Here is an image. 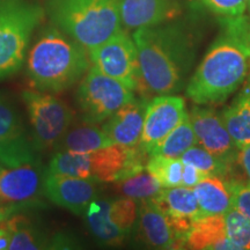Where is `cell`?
Returning a JSON list of instances; mask_svg holds the SVG:
<instances>
[{
  "label": "cell",
  "instance_id": "cell-1",
  "mask_svg": "<svg viewBox=\"0 0 250 250\" xmlns=\"http://www.w3.org/2000/svg\"><path fill=\"white\" fill-rule=\"evenodd\" d=\"M132 39L138 52L140 78L136 90L140 99L179 93L187 86L196 51L182 28L144 27L134 30Z\"/></svg>",
  "mask_w": 250,
  "mask_h": 250
},
{
  "label": "cell",
  "instance_id": "cell-2",
  "mask_svg": "<svg viewBox=\"0 0 250 250\" xmlns=\"http://www.w3.org/2000/svg\"><path fill=\"white\" fill-rule=\"evenodd\" d=\"M90 62L80 43L51 24L43 28L29 50L26 74L33 88L58 94L79 83Z\"/></svg>",
  "mask_w": 250,
  "mask_h": 250
},
{
  "label": "cell",
  "instance_id": "cell-3",
  "mask_svg": "<svg viewBox=\"0 0 250 250\" xmlns=\"http://www.w3.org/2000/svg\"><path fill=\"white\" fill-rule=\"evenodd\" d=\"M249 67L248 50L224 31L187 83V96L198 105L224 101L246 80Z\"/></svg>",
  "mask_w": 250,
  "mask_h": 250
},
{
  "label": "cell",
  "instance_id": "cell-4",
  "mask_svg": "<svg viewBox=\"0 0 250 250\" xmlns=\"http://www.w3.org/2000/svg\"><path fill=\"white\" fill-rule=\"evenodd\" d=\"M45 13L88 52L123 29L120 0H49Z\"/></svg>",
  "mask_w": 250,
  "mask_h": 250
},
{
  "label": "cell",
  "instance_id": "cell-5",
  "mask_svg": "<svg viewBox=\"0 0 250 250\" xmlns=\"http://www.w3.org/2000/svg\"><path fill=\"white\" fill-rule=\"evenodd\" d=\"M146 155L139 146L125 147L118 144L87 153L56 152L49 162L48 173L115 182L145 169L148 160Z\"/></svg>",
  "mask_w": 250,
  "mask_h": 250
},
{
  "label": "cell",
  "instance_id": "cell-6",
  "mask_svg": "<svg viewBox=\"0 0 250 250\" xmlns=\"http://www.w3.org/2000/svg\"><path fill=\"white\" fill-rule=\"evenodd\" d=\"M44 17L45 8L36 0H0V81L22 68L31 36Z\"/></svg>",
  "mask_w": 250,
  "mask_h": 250
},
{
  "label": "cell",
  "instance_id": "cell-7",
  "mask_svg": "<svg viewBox=\"0 0 250 250\" xmlns=\"http://www.w3.org/2000/svg\"><path fill=\"white\" fill-rule=\"evenodd\" d=\"M30 134L39 153H54L73 124L74 112L62 100L40 90H23Z\"/></svg>",
  "mask_w": 250,
  "mask_h": 250
},
{
  "label": "cell",
  "instance_id": "cell-8",
  "mask_svg": "<svg viewBox=\"0 0 250 250\" xmlns=\"http://www.w3.org/2000/svg\"><path fill=\"white\" fill-rule=\"evenodd\" d=\"M134 99V90L102 73L94 65L79 81L76 93L80 120L92 124L103 123Z\"/></svg>",
  "mask_w": 250,
  "mask_h": 250
},
{
  "label": "cell",
  "instance_id": "cell-9",
  "mask_svg": "<svg viewBox=\"0 0 250 250\" xmlns=\"http://www.w3.org/2000/svg\"><path fill=\"white\" fill-rule=\"evenodd\" d=\"M39 161V152L20 110L0 92V164L14 168Z\"/></svg>",
  "mask_w": 250,
  "mask_h": 250
},
{
  "label": "cell",
  "instance_id": "cell-10",
  "mask_svg": "<svg viewBox=\"0 0 250 250\" xmlns=\"http://www.w3.org/2000/svg\"><path fill=\"white\" fill-rule=\"evenodd\" d=\"M48 168L41 162L22 165L0 170V202L6 219L17 213L19 208H37L41 196L44 195V182Z\"/></svg>",
  "mask_w": 250,
  "mask_h": 250
},
{
  "label": "cell",
  "instance_id": "cell-11",
  "mask_svg": "<svg viewBox=\"0 0 250 250\" xmlns=\"http://www.w3.org/2000/svg\"><path fill=\"white\" fill-rule=\"evenodd\" d=\"M92 64L136 92L140 72L138 52L132 37L122 29L88 52Z\"/></svg>",
  "mask_w": 250,
  "mask_h": 250
},
{
  "label": "cell",
  "instance_id": "cell-12",
  "mask_svg": "<svg viewBox=\"0 0 250 250\" xmlns=\"http://www.w3.org/2000/svg\"><path fill=\"white\" fill-rule=\"evenodd\" d=\"M188 116L186 102L174 94L156 95L147 102L139 147L148 154L160 140Z\"/></svg>",
  "mask_w": 250,
  "mask_h": 250
},
{
  "label": "cell",
  "instance_id": "cell-13",
  "mask_svg": "<svg viewBox=\"0 0 250 250\" xmlns=\"http://www.w3.org/2000/svg\"><path fill=\"white\" fill-rule=\"evenodd\" d=\"M189 117L203 148L227 164L235 162L239 148L228 132L223 115L211 108L193 107Z\"/></svg>",
  "mask_w": 250,
  "mask_h": 250
},
{
  "label": "cell",
  "instance_id": "cell-14",
  "mask_svg": "<svg viewBox=\"0 0 250 250\" xmlns=\"http://www.w3.org/2000/svg\"><path fill=\"white\" fill-rule=\"evenodd\" d=\"M98 181L65 174L48 173L44 182V195L56 205L71 213L83 215L87 206L98 197Z\"/></svg>",
  "mask_w": 250,
  "mask_h": 250
},
{
  "label": "cell",
  "instance_id": "cell-15",
  "mask_svg": "<svg viewBox=\"0 0 250 250\" xmlns=\"http://www.w3.org/2000/svg\"><path fill=\"white\" fill-rule=\"evenodd\" d=\"M122 27L136 30L176 19L182 12L179 0H120Z\"/></svg>",
  "mask_w": 250,
  "mask_h": 250
},
{
  "label": "cell",
  "instance_id": "cell-16",
  "mask_svg": "<svg viewBox=\"0 0 250 250\" xmlns=\"http://www.w3.org/2000/svg\"><path fill=\"white\" fill-rule=\"evenodd\" d=\"M134 227L139 240L155 249H177L184 243L177 237L164 212L152 199L140 202Z\"/></svg>",
  "mask_w": 250,
  "mask_h": 250
},
{
  "label": "cell",
  "instance_id": "cell-17",
  "mask_svg": "<svg viewBox=\"0 0 250 250\" xmlns=\"http://www.w3.org/2000/svg\"><path fill=\"white\" fill-rule=\"evenodd\" d=\"M147 102L148 100L145 99H134L104 122L102 130L112 144L125 147H136L139 145Z\"/></svg>",
  "mask_w": 250,
  "mask_h": 250
},
{
  "label": "cell",
  "instance_id": "cell-18",
  "mask_svg": "<svg viewBox=\"0 0 250 250\" xmlns=\"http://www.w3.org/2000/svg\"><path fill=\"white\" fill-rule=\"evenodd\" d=\"M186 245L191 249H235L227 237L225 214L203 215L192 221Z\"/></svg>",
  "mask_w": 250,
  "mask_h": 250
},
{
  "label": "cell",
  "instance_id": "cell-19",
  "mask_svg": "<svg viewBox=\"0 0 250 250\" xmlns=\"http://www.w3.org/2000/svg\"><path fill=\"white\" fill-rule=\"evenodd\" d=\"M192 190L202 215L225 214L233 208V182L223 176L208 175Z\"/></svg>",
  "mask_w": 250,
  "mask_h": 250
},
{
  "label": "cell",
  "instance_id": "cell-20",
  "mask_svg": "<svg viewBox=\"0 0 250 250\" xmlns=\"http://www.w3.org/2000/svg\"><path fill=\"white\" fill-rule=\"evenodd\" d=\"M110 199L95 198L89 203L83 212L86 226L99 245L120 246L127 235L115 226L109 218Z\"/></svg>",
  "mask_w": 250,
  "mask_h": 250
},
{
  "label": "cell",
  "instance_id": "cell-21",
  "mask_svg": "<svg viewBox=\"0 0 250 250\" xmlns=\"http://www.w3.org/2000/svg\"><path fill=\"white\" fill-rule=\"evenodd\" d=\"M152 201L170 219H195L203 217L191 188L177 186L162 188Z\"/></svg>",
  "mask_w": 250,
  "mask_h": 250
},
{
  "label": "cell",
  "instance_id": "cell-22",
  "mask_svg": "<svg viewBox=\"0 0 250 250\" xmlns=\"http://www.w3.org/2000/svg\"><path fill=\"white\" fill-rule=\"evenodd\" d=\"M112 145L107 134L99 127L98 124L87 123L81 121L79 124H72L67 132L64 134L55 152L87 153ZM52 153V154H54Z\"/></svg>",
  "mask_w": 250,
  "mask_h": 250
},
{
  "label": "cell",
  "instance_id": "cell-23",
  "mask_svg": "<svg viewBox=\"0 0 250 250\" xmlns=\"http://www.w3.org/2000/svg\"><path fill=\"white\" fill-rule=\"evenodd\" d=\"M232 104L223 112V118L228 132L237 148L250 144V78Z\"/></svg>",
  "mask_w": 250,
  "mask_h": 250
},
{
  "label": "cell",
  "instance_id": "cell-24",
  "mask_svg": "<svg viewBox=\"0 0 250 250\" xmlns=\"http://www.w3.org/2000/svg\"><path fill=\"white\" fill-rule=\"evenodd\" d=\"M5 226L11 232L9 250L49 249L51 237L43 227L26 215L13 214L5 220Z\"/></svg>",
  "mask_w": 250,
  "mask_h": 250
},
{
  "label": "cell",
  "instance_id": "cell-25",
  "mask_svg": "<svg viewBox=\"0 0 250 250\" xmlns=\"http://www.w3.org/2000/svg\"><path fill=\"white\" fill-rule=\"evenodd\" d=\"M198 144L193 131L189 114L180 124H177L164 139L160 140L149 151L148 155H165L169 158H181L184 152Z\"/></svg>",
  "mask_w": 250,
  "mask_h": 250
},
{
  "label": "cell",
  "instance_id": "cell-26",
  "mask_svg": "<svg viewBox=\"0 0 250 250\" xmlns=\"http://www.w3.org/2000/svg\"><path fill=\"white\" fill-rule=\"evenodd\" d=\"M115 189L123 197L131 198L133 201H146L152 199L162 189L147 169H142L129 176L115 181Z\"/></svg>",
  "mask_w": 250,
  "mask_h": 250
},
{
  "label": "cell",
  "instance_id": "cell-27",
  "mask_svg": "<svg viewBox=\"0 0 250 250\" xmlns=\"http://www.w3.org/2000/svg\"><path fill=\"white\" fill-rule=\"evenodd\" d=\"M146 169L158 181L161 188H173L182 183L183 162L180 158L149 155Z\"/></svg>",
  "mask_w": 250,
  "mask_h": 250
},
{
  "label": "cell",
  "instance_id": "cell-28",
  "mask_svg": "<svg viewBox=\"0 0 250 250\" xmlns=\"http://www.w3.org/2000/svg\"><path fill=\"white\" fill-rule=\"evenodd\" d=\"M180 159L183 164L195 166L196 168L208 175H218V176L225 177L230 173L229 170L232 168V165L227 164L217 156L212 155L205 148L198 147L196 145L184 152Z\"/></svg>",
  "mask_w": 250,
  "mask_h": 250
},
{
  "label": "cell",
  "instance_id": "cell-29",
  "mask_svg": "<svg viewBox=\"0 0 250 250\" xmlns=\"http://www.w3.org/2000/svg\"><path fill=\"white\" fill-rule=\"evenodd\" d=\"M227 237L235 249H250V218L235 208L225 213Z\"/></svg>",
  "mask_w": 250,
  "mask_h": 250
},
{
  "label": "cell",
  "instance_id": "cell-30",
  "mask_svg": "<svg viewBox=\"0 0 250 250\" xmlns=\"http://www.w3.org/2000/svg\"><path fill=\"white\" fill-rule=\"evenodd\" d=\"M137 215H138V208H137L136 201L126 198V197L110 199L109 218H110L111 223L127 236L134 228Z\"/></svg>",
  "mask_w": 250,
  "mask_h": 250
},
{
  "label": "cell",
  "instance_id": "cell-31",
  "mask_svg": "<svg viewBox=\"0 0 250 250\" xmlns=\"http://www.w3.org/2000/svg\"><path fill=\"white\" fill-rule=\"evenodd\" d=\"M208 9L223 17H236L245 13L248 0H201Z\"/></svg>",
  "mask_w": 250,
  "mask_h": 250
},
{
  "label": "cell",
  "instance_id": "cell-32",
  "mask_svg": "<svg viewBox=\"0 0 250 250\" xmlns=\"http://www.w3.org/2000/svg\"><path fill=\"white\" fill-rule=\"evenodd\" d=\"M233 208L250 218V182L248 184L233 182Z\"/></svg>",
  "mask_w": 250,
  "mask_h": 250
},
{
  "label": "cell",
  "instance_id": "cell-33",
  "mask_svg": "<svg viewBox=\"0 0 250 250\" xmlns=\"http://www.w3.org/2000/svg\"><path fill=\"white\" fill-rule=\"evenodd\" d=\"M208 174L204 173V171L196 168L195 166L189 164H183V170H182V183L181 186L187 188H192L197 186L202 180H204Z\"/></svg>",
  "mask_w": 250,
  "mask_h": 250
},
{
  "label": "cell",
  "instance_id": "cell-34",
  "mask_svg": "<svg viewBox=\"0 0 250 250\" xmlns=\"http://www.w3.org/2000/svg\"><path fill=\"white\" fill-rule=\"evenodd\" d=\"M236 159L239 160L243 173L246 174L247 179H248L250 182V144L245 146V147L239 149Z\"/></svg>",
  "mask_w": 250,
  "mask_h": 250
},
{
  "label": "cell",
  "instance_id": "cell-35",
  "mask_svg": "<svg viewBox=\"0 0 250 250\" xmlns=\"http://www.w3.org/2000/svg\"><path fill=\"white\" fill-rule=\"evenodd\" d=\"M11 243V232L5 224L0 226V250H7Z\"/></svg>",
  "mask_w": 250,
  "mask_h": 250
},
{
  "label": "cell",
  "instance_id": "cell-36",
  "mask_svg": "<svg viewBox=\"0 0 250 250\" xmlns=\"http://www.w3.org/2000/svg\"><path fill=\"white\" fill-rule=\"evenodd\" d=\"M246 42H247V48H248L250 52V19L248 21V26H247V34H246Z\"/></svg>",
  "mask_w": 250,
  "mask_h": 250
},
{
  "label": "cell",
  "instance_id": "cell-37",
  "mask_svg": "<svg viewBox=\"0 0 250 250\" xmlns=\"http://www.w3.org/2000/svg\"><path fill=\"white\" fill-rule=\"evenodd\" d=\"M247 7L249 9V13H250V0H248V4H247Z\"/></svg>",
  "mask_w": 250,
  "mask_h": 250
},
{
  "label": "cell",
  "instance_id": "cell-38",
  "mask_svg": "<svg viewBox=\"0 0 250 250\" xmlns=\"http://www.w3.org/2000/svg\"><path fill=\"white\" fill-rule=\"evenodd\" d=\"M2 221H4V220H2V217H1V214H0V223H2Z\"/></svg>",
  "mask_w": 250,
  "mask_h": 250
},
{
  "label": "cell",
  "instance_id": "cell-39",
  "mask_svg": "<svg viewBox=\"0 0 250 250\" xmlns=\"http://www.w3.org/2000/svg\"><path fill=\"white\" fill-rule=\"evenodd\" d=\"M1 169H2V168H1V167H0V170H1Z\"/></svg>",
  "mask_w": 250,
  "mask_h": 250
}]
</instances>
